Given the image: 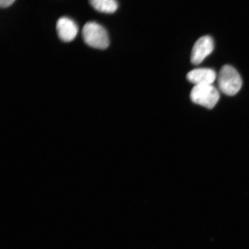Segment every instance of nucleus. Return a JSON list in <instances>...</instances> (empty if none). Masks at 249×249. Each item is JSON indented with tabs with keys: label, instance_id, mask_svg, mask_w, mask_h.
Returning a JSON list of instances; mask_svg holds the SVG:
<instances>
[{
	"label": "nucleus",
	"instance_id": "3",
	"mask_svg": "<svg viewBox=\"0 0 249 249\" xmlns=\"http://www.w3.org/2000/svg\"><path fill=\"white\" fill-rule=\"evenodd\" d=\"M190 97L195 104L212 109L219 101L220 95L213 85H196L192 89Z\"/></svg>",
	"mask_w": 249,
	"mask_h": 249
},
{
	"label": "nucleus",
	"instance_id": "8",
	"mask_svg": "<svg viewBox=\"0 0 249 249\" xmlns=\"http://www.w3.org/2000/svg\"><path fill=\"white\" fill-rule=\"evenodd\" d=\"M15 0H0V5L1 8H7L11 6Z\"/></svg>",
	"mask_w": 249,
	"mask_h": 249
},
{
	"label": "nucleus",
	"instance_id": "7",
	"mask_svg": "<svg viewBox=\"0 0 249 249\" xmlns=\"http://www.w3.org/2000/svg\"><path fill=\"white\" fill-rule=\"evenodd\" d=\"M90 4L96 11L105 14H113L118 7L116 0H89Z\"/></svg>",
	"mask_w": 249,
	"mask_h": 249
},
{
	"label": "nucleus",
	"instance_id": "4",
	"mask_svg": "<svg viewBox=\"0 0 249 249\" xmlns=\"http://www.w3.org/2000/svg\"><path fill=\"white\" fill-rule=\"evenodd\" d=\"M214 48L213 39L210 36H203L196 42L193 47L191 60L194 65H198L211 54Z\"/></svg>",
	"mask_w": 249,
	"mask_h": 249
},
{
	"label": "nucleus",
	"instance_id": "5",
	"mask_svg": "<svg viewBox=\"0 0 249 249\" xmlns=\"http://www.w3.org/2000/svg\"><path fill=\"white\" fill-rule=\"evenodd\" d=\"M57 31L59 38L62 41L70 42L76 38L79 29L72 19L67 17H62L57 21Z\"/></svg>",
	"mask_w": 249,
	"mask_h": 249
},
{
	"label": "nucleus",
	"instance_id": "1",
	"mask_svg": "<svg viewBox=\"0 0 249 249\" xmlns=\"http://www.w3.org/2000/svg\"><path fill=\"white\" fill-rule=\"evenodd\" d=\"M82 35L86 44L93 48L105 49L110 44L107 31L97 23H87L83 27Z\"/></svg>",
	"mask_w": 249,
	"mask_h": 249
},
{
	"label": "nucleus",
	"instance_id": "6",
	"mask_svg": "<svg viewBox=\"0 0 249 249\" xmlns=\"http://www.w3.org/2000/svg\"><path fill=\"white\" fill-rule=\"evenodd\" d=\"M187 79L196 85H213L216 78L215 71L210 68H198L187 74Z\"/></svg>",
	"mask_w": 249,
	"mask_h": 249
},
{
	"label": "nucleus",
	"instance_id": "2",
	"mask_svg": "<svg viewBox=\"0 0 249 249\" xmlns=\"http://www.w3.org/2000/svg\"><path fill=\"white\" fill-rule=\"evenodd\" d=\"M218 85L220 91L228 96L236 94L241 89L242 81L234 68L226 65L221 68L218 75Z\"/></svg>",
	"mask_w": 249,
	"mask_h": 249
}]
</instances>
